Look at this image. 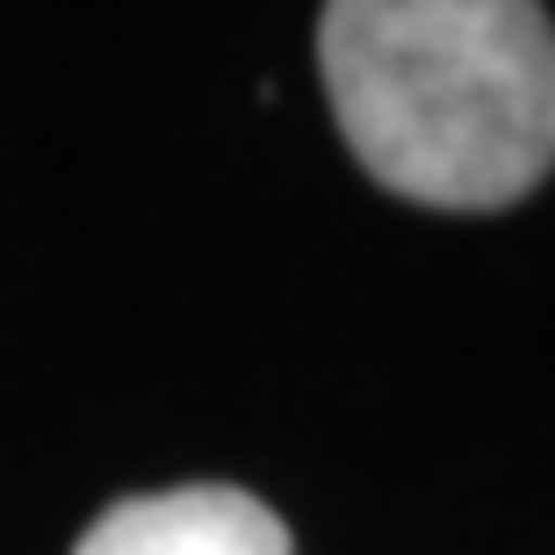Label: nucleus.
<instances>
[{
    "label": "nucleus",
    "mask_w": 555,
    "mask_h": 555,
    "mask_svg": "<svg viewBox=\"0 0 555 555\" xmlns=\"http://www.w3.org/2000/svg\"><path fill=\"white\" fill-rule=\"evenodd\" d=\"M318 73L347 152L404 203L513 209L555 166L541 0H325Z\"/></svg>",
    "instance_id": "nucleus-1"
},
{
    "label": "nucleus",
    "mask_w": 555,
    "mask_h": 555,
    "mask_svg": "<svg viewBox=\"0 0 555 555\" xmlns=\"http://www.w3.org/2000/svg\"><path fill=\"white\" fill-rule=\"evenodd\" d=\"M73 555H296L288 527L253 491L231 483H181L108 505Z\"/></svg>",
    "instance_id": "nucleus-2"
}]
</instances>
